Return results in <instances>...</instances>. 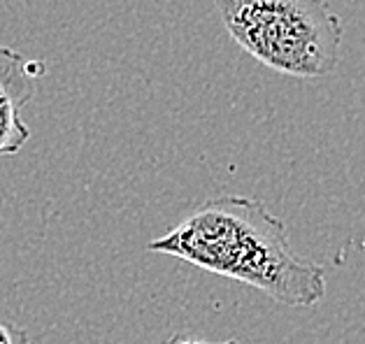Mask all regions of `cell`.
Wrapping results in <instances>:
<instances>
[{
    "instance_id": "6da1fadb",
    "label": "cell",
    "mask_w": 365,
    "mask_h": 344,
    "mask_svg": "<svg viewBox=\"0 0 365 344\" xmlns=\"http://www.w3.org/2000/svg\"><path fill=\"white\" fill-rule=\"evenodd\" d=\"M147 249L252 286L277 305L314 307L326 298L324 266L293 251L287 224L254 198L205 200Z\"/></svg>"
},
{
    "instance_id": "7a4b0ae2",
    "label": "cell",
    "mask_w": 365,
    "mask_h": 344,
    "mask_svg": "<svg viewBox=\"0 0 365 344\" xmlns=\"http://www.w3.org/2000/svg\"><path fill=\"white\" fill-rule=\"evenodd\" d=\"M240 47L258 63L300 79L335 73L342 19L328 0H212Z\"/></svg>"
},
{
    "instance_id": "3957f363",
    "label": "cell",
    "mask_w": 365,
    "mask_h": 344,
    "mask_svg": "<svg viewBox=\"0 0 365 344\" xmlns=\"http://www.w3.org/2000/svg\"><path fill=\"white\" fill-rule=\"evenodd\" d=\"M42 75V61H29L19 51L0 47V156L19 154L29 142L31 128L24 123L21 110L33 100Z\"/></svg>"
},
{
    "instance_id": "277c9868",
    "label": "cell",
    "mask_w": 365,
    "mask_h": 344,
    "mask_svg": "<svg viewBox=\"0 0 365 344\" xmlns=\"http://www.w3.org/2000/svg\"><path fill=\"white\" fill-rule=\"evenodd\" d=\"M0 344H31V338L19 325L0 321Z\"/></svg>"
},
{
    "instance_id": "5b68a950",
    "label": "cell",
    "mask_w": 365,
    "mask_h": 344,
    "mask_svg": "<svg viewBox=\"0 0 365 344\" xmlns=\"http://www.w3.org/2000/svg\"><path fill=\"white\" fill-rule=\"evenodd\" d=\"M163 344H237V340H226V342H205V340H198V338H191V335L177 333V335H173L170 340H165Z\"/></svg>"
}]
</instances>
